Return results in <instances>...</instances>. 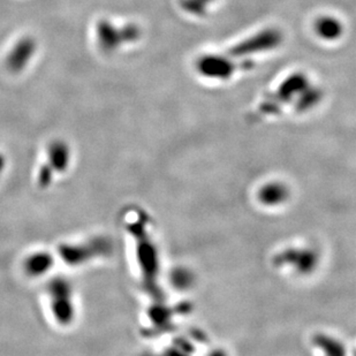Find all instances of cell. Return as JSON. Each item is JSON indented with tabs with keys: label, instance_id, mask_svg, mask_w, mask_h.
Instances as JSON below:
<instances>
[{
	"label": "cell",
	"instance_id": "obj_1",
	"mask_svg": "<svg viewBox=\"0 0 356 356\" xmlns=\"http://www.w3.org/2000/svg\"><path fill=\"white\" fill-rule=\"evenodd\" d=\"M140 38L141 29L136 24H117L108 19H101L95 24V40L105 54H113Z\"/></svg>",
	"mask_w": 356,
	"mask_h": 356
},
{
	"label": "cell",
	"instance_id": "obj_5",
	"mask_svg": "<svg viewBox=\"0 0 356 356\" xmlns=\"http://www.w3.org/2000/svg\"><path fill=\"white\" fill-rule=\"evenodd\" d=\"M3 168H5V159H3V156L0 154V175H1Z\"/></svg>",
	"mask_w": 356,
	"mask_h": 356
},
{
	"label": "cell",
	"instance_id": "obj_3",
	"mask_svg": "<svg viewBox=\"0 0 356 356\" xmlns=\"http://www.w3.org/2000/svg\"><path fill=\"white\" fill-rule=\"evenodd\" d=\"M49 159L52 168L59 171H64L67 168L70 159H71V152L68 145L63 141H54L49 148Z\"/></svg>",
	"mask_w": 356,
	"mask_h": 356
},
{
	"label": "cell",
	"instance_id": "obj_2",
	"mask_svg": "<svg viewBox=\"0 0 356 356\" xmlns=\"http://www.w3.org/2000/svg\"><path fill=\"white\" fill-rule=\"evenodd\" d=\"M38 44L34 38L24 36L15 40L5 57V66L12 74H20L29 67L38 54Z\"/></svg>",
	"mask_w": 356,
	"mask_h": 356
},
{
	"label": "cell",
	"instance_id": "obj_4",
	"mask_svg": "<svg viewBox=\"0 0 356 356\" xmlns=\"http://www.w3.org/2000/svg\"><path fill=\"white\" fill-rule=\"evenodd\" d=\"M31 266H28L29 270H31V273H45L47 271V268H49V264H50V259H49V256L47 255H36L34 259H31V263H29Z\"/></svg>",
	"mask_w": 356,
	"mask_h": 356
}]
</instances>
